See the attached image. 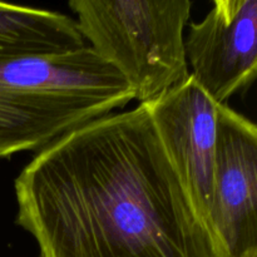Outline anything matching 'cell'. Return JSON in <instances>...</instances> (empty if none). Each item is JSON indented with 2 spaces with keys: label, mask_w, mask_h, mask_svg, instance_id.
Segmentation results:
<instances>
[{
  "label": "cell",
  "mask_w": 257,
  "mask_h": 257,
  "mask_svg": "<svg viewBox=\"0 0 257 257\" xmlns=\"http://www.w3.org/2000/svg\"><path fill=\"white\" fill-rule=\"evenodd\" d=\"M85 44L69 15L0 2V59L69 52Z\"/></svg>",
  "instance_id": "52a82bcc"
},
{
  "label": "cell",
  "mask_w": 257,
  "mask_h": 257,
  "mask_svg": "<svg viewBox=\"0 0 257 257\" xmlns=\"http://www.w3.org/2000/svg\"><path fill=\"white\" fill-rule=\"evenodd\" d=\"M257 128L217 107V147L207 235L213 257H257Z\"/></svg>",
  "instance_id": "277c9868"
},
{
  "label": "cell",
  "mask_w": 257,
  "mask_h": 257,
  "mask_svg": "<svg viewBox=\"0 0 257 257\" xmlns=\"http://www.w3.org/2000/svg\"><path fill=\"white\" fill-rule=\"evenodd\" d=\"M14 190L39 257H213L143 104L38 151Z\"/></svg>",
  "instance_id": "6da1fadb"
},
{
  "label": "cell",
  "mask_w": 257,
  "mask_h": 257,
  "mask_svg": "<svg viewBox=\"0 0 257 257\" xmlns=\"http://www.w3.org/2000/svg\"><path fill=\"white\" fill-rule=\"evenodd\" d=\"M135 99L124 78L89 45L0 59V157L40 151Z\"/></svg>",
  "instance_id": "7a4b0ae2"
},
{
  "label": "cell",
  "mask_w": 257,
  "mask_h": 257,
  "mask_svg": "<svg viewBox=\"0 0 257 257\" xmlns=\"http://www.w3.org/2000/svg\"><path fill=\"white\" fill-rule=\"evenodd\" d=\"M191 77L217 104L248 89L257 74V0H215L185 38Z\"/></svg>",
  "instance_id": "8992f818"
},
{
  "label": "cell",
  "mask_w": 257,
  "mask_h": 257,
  "mask_svg": "<svg viewBox=\"0 0 257 257\" xmlns=\"http://www.w3.org/2000/svg\"><path fill=\"white\" fill-rule=\"evenodd\" d=\"M84 42L114 68L140 104L188 79L190 0H70Z\"/></svg>",
  "instance_id": "3957f363"
},
{
  "label": "cell",
  "mask_w": 257,
  "mask_h": 257,
  "mask_svg": "<svg viewBox=\"0 0 257 257\" xmlns=\"http://www.w3.org/2000/svg\"><path fill=\"white\" fill-rule=\"evenodd\" d=\"M161 143L207 232L217 147V107L192 77L150 102Z\"/></svg>",
  "instance_id": "5b68a950"
}]
</instances>
